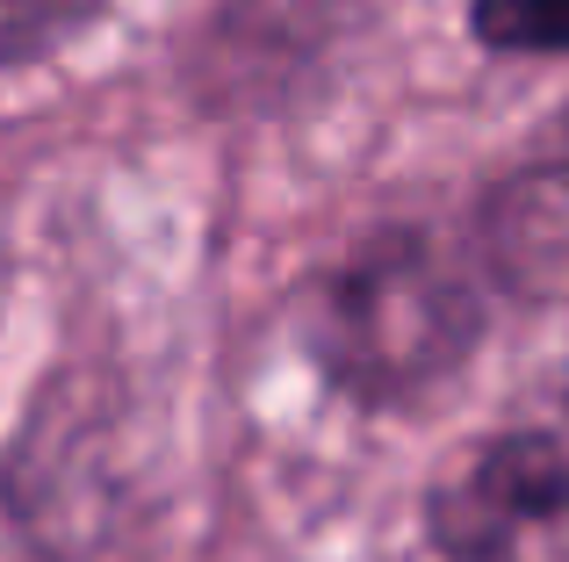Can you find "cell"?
Instances as JSON below:
<instances>
[{"label":"cell","mask_w":569,"mask_h":562,"mask_svg":"<svg viewBox=\"0 0 569 562\" xmlns=\"http://www.w3.org/2000/svg\"><path fill=\"white\" fill-rule=\"evenodd\" d=\"M490 281L498 274H490L483 245L411 224L376 231L303 295L296 332L339 397L389 411L426 397L469 361V347L483 339Z\"/></svg>","instance_id":"1"},{"label":"cell","mask_w":569,"mask_h":562,"mask_svg":"<svg viewBox=\"0 0 569 562\" xmlns=\"http://www.w3.org/2000/svg\"><path fill=\"white\" fill-rule=\"evenodd\" d=\"M440 562H569V382L490 425L426 505Z\"/></svg>","instance_id":"2"},{"label":"cell","mask_w":569,"mask_h":562,"mask_svg":"<svg viewBox=\"0 0 569 562\" xmlns=\"http://www.w3.org/2000/svg\"><path fill=\"white\" fill-rule=\"evenodd\" d=\"M476 245L505 289H569V123L490 195Z\"/></svg>","instance_id":"3"},{"label":"cell","mask_w":569,"mask_h":562,"mask_svg":"<svg viewBox=\"0 0 569 562\" xmlns=\"http://www.w3.org/2000/svg\"><path fill=\"white\" fill-rule=\"evenodd\" d=\"M469 29L498 58H569V0H469Z\"/></svg>","instance_id":"4"},{"label":"cell","mask_w":569,"mask_h":562,"mask_svg":"<svg viewBox=\"0 0 569 562\" xmlns=\"http://www.w3.org/2000/svg\"><path fill=\"white\" fill-rule=\"evenodd\" d=\"M109 0H0V66H37L72 43Z\"/></svg>","instance_id":"5"}]
</instances>
